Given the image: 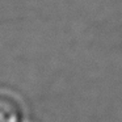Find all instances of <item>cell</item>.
<instances>
[{
  "label": "cell",
  "instance_id": "cell-1",
  "mask_svg": "<svg viewBox=\"0 0 122 122\" xmlns=\"http://www.w3.org/2000/svg\"><path fill=\"white\" fill-rule=\"evenodd\" d=\"M22 117L20 100L13 93L0 89V122H22Z\"/></svg>",
  "mask_w": 122,
  "mask_h": 122
}]
</instances>
